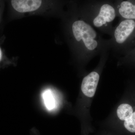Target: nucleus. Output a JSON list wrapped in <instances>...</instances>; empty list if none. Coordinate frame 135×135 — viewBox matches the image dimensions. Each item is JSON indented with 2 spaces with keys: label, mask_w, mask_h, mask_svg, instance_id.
Here are the masks:
<instances>
[{
  "label": "nucleus",
  "mask_w": 135,
  "mask_h": 135,
  "mask_svg": "<svg viewBox=\"0 0 135 135\" xmlns=\"http://www.w3.org/2000/svg\"><path fill=\"white\" fill-rule=\"evenodd\" d=\"M0 20H1V17H0Z\"/></svg>",
  "instance_id": "obj_11"
},
{
  "label": "nucleus",
  "mask_w": 135,
  "mask_h": 135,
  "mask_svg": "<svg viewBox=\"0 0 135 135\" xmlns=\"http://www.w3.org/2000/svg\"><path fill=\"white\" fill-rule=\"evenodd\" d=\"M65 18V32L70 47L78 57L86 59L110 50L109 40L102 38L95 29L77 13L75 3L71 2Z\"/></svg>",
  "instance_id": "obj_1"
},
{
  "label": "nucleus",
  "mask_w": 135,
  "mask_h": 135,
  "mask_svg": "<svg viewBox=\"0 0 135 135\" xmlns=\"http://www.w3.org/2000/svg\"><path fill=\"white\" fill-rule=\"evenodd\" d=\"M76 9L80 17L102 33L112 35L113 22L117 16L114 3L111 0H92Z\"/></svg>",
  "instance_id": "obj_2"
},
{
  "label": "nucleus",
  "mask_w": 135,
  "mask_h": 135,
  "mask_svg": "<svg viewBox=\"0 0 135 135\" xmlns=\"http://www.w3.org/2000/svg\"><path fill=\"white\" fill-rule=\"evenodd\" d=\"M123 125L129 132L135 133V112L133 113L130 118L124 121Z\"/></svg>",
  "instance_id": "obj_9"
},
{
  "label": "nucleus",
  "mask_w": 135,
  "mask_h": 135,
  "mask_svg": "<svg viewBox=\"0 0 135 135\" xmlns=\"http://www.w3.org/2000/svg\"><path fill=\"white\" fill-rule=\"evenodd\" d=\"M14 11L20 15L46 12L64 15L63 0H11Z\"/></svg>",
  "instance_id": "obj_3"
},
{
  "label": "nucleus",
  "mask_w": 135,
  "mask_h": 135,
  "mask_svg": "<svg viewBox=\"0 0 135 135\" xmlns=\"http://www.w3.org/2000/svg\"><path fill=\"white\" fill-rule=\"evenodd\" d=\"M99 79V74L97 71H92L83 78L81 89L86 96L89 97L94 96Z\"/></svg>",
  "instance_id": "obj_6"
},
{
  "label": "nucleus",
  "mask_w": 135,
  "mask_h": 135,
  "mask_svg": "<svg viewBox=\"0 0 135 135\" xmlns=\"http://www.w3.org/2000/svg\"><path fill=\"white\" fill-rule=\"evenodd\" d=\"M42 102L45 108L48 111L54 110L56 107V97L54 91L51 88L44 90L41 94Z\"/></svg>",
  "instance_id": "obj_7"
},
{
  "label": "nucleus",
  "mask_w": 135,
  "mask_h": 135,
  "mask_svg": "<svg viewBox=\"0 0 135 135\" xmlns=\"http://www.w3.org/2000/svg\"><path fill=\"white\" fill-rule=\"evenodd\" d=\"M117 115L120 120L125 121L130 118L133 113V109L130 105L122 104L118 107L117 110Z\"/></svg>",
  "instance_id": "obj_8"
},
{
  "label": "nucleus",
  "mask_w": 135,
  "mask_h": 135,
  "mask_svg": "<svg viewBox=\"0 0 135 135\" xmlns=\"http://www.w3.org/2000/svg\"><path fill=\"white\" fill-rule=\"evenodd\" d=\"M135 35V20L122 19L116 27L109 39L110 49L120 51L125 49Z\"/></svg>",
  "instance_id": "obj_4"
},
{
  "label": "nucleus",
  "mask_w": 135,
  "mask_h": 135,
  "mask_svg": "<svg viewBox=\"0 0 135 135\" xmlns=\"http://www.w3.org/2000/svg\"><path fill=\"white\" fill-rule=\"evenodd\" d=\"M2 57V52L1 51V49H0V60H1V58Z\"/></svg>",
  "instance_id": "obj_10"
},
{
  "label": "nucleus",
  "mask_w": 135,
  "mask_h": 135,
  "mask_svg": "<svg viewBox=\"0 0 135 135\" xmlns=\"http://www.w3.org/2000/svg\"><path fill=\"white\" fill-rule=\"evenodd\" d=\"M117 16L122 19L135 20V2L131 0H114Z\"/></svg>",
  "instance_id": "obj_5"
}]
</instances>
